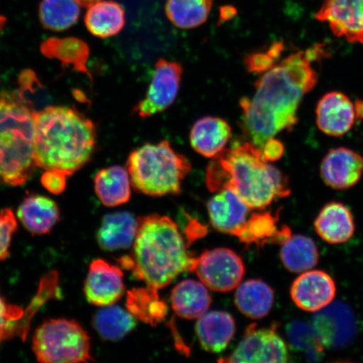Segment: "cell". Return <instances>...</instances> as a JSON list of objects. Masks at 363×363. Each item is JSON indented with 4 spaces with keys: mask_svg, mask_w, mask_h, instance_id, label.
I'll return each instance as SVG.
<instances>
[{
    "mask_svg": "<svg viewBox=\"0 0 363 363\" xmlns=\"http://www.w3.org/2000/svg\"><path fill=\"white\" fill-rule=\"evenodd\" d=\"M80 7L77 0H42L39 8L40 23L50 30L69 29L79 21Z\"/></svg>",
    "mask_w": 363,
    "mask_h": 363,
    "instance_id": "33",
    "label": "cell"
},
{
    "mask_svg": "<svg viewBox=\"0 0 363 363\" xmlns=\"http://www.w3.org/2000/svg\"><path fill=\"white\" fill-rule=\"evenodd\" d=\"M287 345L277 331L276 325L258 328L250 325L243 338L230 356L221 358L220 362L282 363L288 362Z\"/></svg>",
    "mask_w": 363,
    "mask_h": 363,
    "instance_id": "9",
    "label": "cell"
},
{
    "mask_svg": "<svg viewBox=\"0 0 363 363\" xmlns=\"http://www.w3.org/2000/svg\"><path fill=\"white\" fill-rule=\"evenodd\" d=\"M287 335L290 344L295 349L306 351L308 357H314L315 359L324 350L325 347L312 325L301 321L292 322L288 325Z\"/></svg>",
    "mask_w": 363,
    "mask_h": 363,
    "instance_id": "35",
    "label": "cell"
},
{
    "mask_svg": "<svg viewBox=\"0 0 363 363\" xmlns=\"http://www.w3.org/2000/svg\"><path fill=\"white\" fill-rule=\"evenodd\" d=\"M23 225L33 235H45L60 220V211L52 199L31 194L22 201L17 211Z\"/></svg>",
    "mask_w": 363,
    "mask_h": 363,
    "instance_id": "22",
    "label": "cell"
},
{
    "mask_svg": "<svg viewBox=\"0 0 363 363\" xmlns=\"http://www.w3.org/2000/svg\"><path fill=\"white\" fill-rule=\"evenodd\" d=\"M312 326L325 347L348 346L356 337L355 315L346 303L337 302L316 312Z\"/></svg>",
    "mask_w": 363,
    "mask_h": 363,
    "instance_id": "11",
    "label": "cell"
},
{
    "mask_svg": "<svg viewBox=\"0 0 363 363\" xmlns=\"http://www.w3.org/2000/svg\"><path fill=\"white\" fill-rule=\"evenodd\" d=\"M182 76L179 62L159 59L146 96L133 108L135 115L147 119L167 110L178 96Z\"/></svg>",
    "mask_w": 363,
    "mask_h": 363,
    "instance_id": "10",
    "label": "cell"
},
{
    "mask_svg": "<svg viewBox=\"0 0 363 363\" xmlns=\"http://www.w3.org/2000/svg\"><path fill=\"white\" fill-rule=\"evenodd\" d=\"M322 45L290 54L262 74L252 98L240 99L243 130L250 143L262 149L269 139L298 123L303 97L315 87V63L328 55Z\"/></svg>",
    "mask_w": 363,
    "mask_h": 363,
    "instance_id": "1",
    "label": "cell"
},
{
    "mask_svg": "<svg viewBox=\"0 0 363 363\" xmlns=\"http://www.w3.org/2000/svg\"><path fill=\"white\" fill-rule=\"evenodd\" d=\"M93 323L103 339L118 342L134 330L136 319L128 311L112 305L99 311L94 317Z\"/></svg>",
    "mask_w": 363,
    "mask_h": 363,
    "instance_id": "31",
    "label": "cell"
},
{
    "mask_svg": "<svg viewBox=\"0 0 363 363\" xmlns=\"http://www.w3.org/2000/svg\"><path fill=\"white\" fill-rule=\"evenodd\" d=\"M213 0H167L165 11L167 18L180 29H193L208 19Z\"/></svg>",
    "mask_w": 363,
    "mask_h": 363,
    "instance_id": "32",
    "label": "cell"
},
{
    "mask_svg": "<svg viewBox=\"0 0 363 363\" xmlns=\"http://www.w3.org/2000/svg\"><path fill=\"white\" fill-rule=\"evenodd\" d=\"M25 89L0 92V184L21 186L33 175L35 108Z\"/></svg>",
    "mask_w": 363,
    "mask_h": 363,
    "instance_id": "5",
    "label": "cell"
},
{
    "mask_svg": "<svg viewBox=\"0 0 363 363\" xmlns=\"http://www.w3.org/2000/svg\"><path fill=\"white\" fill-rule=\"evenodd\" d=\"M193 262L178 225L169 216L159 215L139 218L133 255L119 260L135 279L157 290L183 272H191Z\"/></svg>",
    "mask_w": 363,
    "mask_h": 363,
    "instance_id": "4",
    "label": "cell"
},
{
    "mask_svg": "<svg viewBox=\"0 0 363 363\" xmlns=\"http://www.w3.org/2000/svg\"><path fill=\"white\" fill-rule=\"evenodd\" d=\"M211 305V297L202 282L185 279L177 284L171 294L172 310L184 319H199Z\"/></svg>",
    "mask_w": 363,
    "mask_h": 363,
    "instance_id": "23",
    "label": "cell"
},
{
    "mask_svg": "<svg viewBox=\"0 0 363 363\" xmlns=\"http://www.w3.org/2000/svg\"><path fill=\"white\" fill-rule=\"evenodd\" d=\"M18 229L17 220L11 208L0 212V261L6 260L10 255L11 240Z\"/></svg>",
    "mask_w": 363,
    "mask_h": 363,
    "instance_id": "37",
    "label": "cell"
},
{
    "mask_svg": "<svg viewBox=\"0 0 363 363\" xmlns=\"http://www.w3.org/2000/svg\"><path fill=\"white\" fill-rule=\"evenodd\" d=\"M363 174V157L346 147L331 149L320 165V176L328 187L348 189L360 181Z\"/></svg>",
    "mask_w": 363,
    "mask_h": 363,
    "instance_id": "16",
    "label": "cell"
},
{
    "mask_svg": "<svg viewBox=\"0 0 363 363\" xmlns=\"http://www.w3.org/2000/svg\"><path fill=\"white\" fill-rule=\"evenodd\" d=\"M237 289L235 303L245 316L258 320L269 314L274 303V292L264 281L248 280Z\"/></svg>",
    "mask_w": 363,
    "mask_h": 363,
    "instance_id": "28",
    "label": "cell"
},
{
    "mask_svg": "<svg viewBox=\"0 0 363 363\" xmlns=\"http://www.w3.org/2000/svg\"><path fill=\"white\" fill-rule=\"evenodd\" d=\"M126 308L136 320L156 326L165 320L169 307L159 296L158 290L146 286L127 291Z\"/></svg>",
    "mask_w": 363,
    "mask_h": 363,
    "instance_id": "29",
    "label": "cell"
},
{
    "mask_svg": "<svg viewBox=\"0 0 363 363\" xmlns=\"http://www.w3.org/2000/svg\"><path fill=\"white\" fill-rule=\"evenodd\" d=\"M191 272L213 291L226 293L233 291L242 283L245 265L233 250L216 248L194 257Z\"/></svg>",
    "mask_w": 363,
    "mask_h": 363,
    "instance_id": "8",
    "label": "cell"
},
{
    "mask_svg": "<svg viewBox=\"0 0 363 363\" xmlns=\"http://www.w3.org/2000/svg\"><path fill=\"white\" fill-rule=\"evenodd\" d=\"M131 182L123 167L112 166L99 170L94 178V190L99 201L107 207L122 206L130 201Z\"/></svg>",
    "mask_w": 363,
    "mask_h": 363,
    "instance_id": "27",
    "label": "cell"
},
{
    "mask_svg": "<svg viewBox=\"0 0 363 363\" xmlns=\"http://www.w3.org/2000/svg\"><path fill=\"white\" fill-rule=\"evenodd\" d=\"M28 313L22 308L9 305L0 295V342L19 335L25 339L30 320Z\"/></svg>",
    "mask_w": 363,
    "mask_h": 363,
    "instance_id": "34",
    "label": "cell"
},
{
    "mask_svg": "<svg viewBox=\"0 0 363 363\" xmlns=\"http://www.w3.org/2000/svg\"><path fill=\"white\" fill-rule=\"evenodd\" d=\"M235 331L233 317L225 311L206 312L199 318L195 333L203 350L212 353L224 351Z\"/></svg>",
    "mask_w": 363,
    "mask_h": 363,
    "instance_id": "20",
    "label": "cell"
},
{
    "mask_svg": "<svg viewBox=\"0 0 363 363\" xmlns=\"http://www.w3.org/2000/svg\"><path fill=\"white\" fill-rule=\"evenodd\" d=\"M315 18L335 36L363 45V0H325Z\"/></svg>",
    "mask_w": 363,
    "mask_h": 363,
    "instance_id": "12",
    "label": "cell"
},
{
    "mask_svg": "<svg viewBox=\"0 0 363 363\" xmlns=\"http://www.w3.org/2000/svg\"><path fill=\"white\" fill-rule=\"evenodd\" d=\"M262 157L267 162H276L283 157L284 144L276 138L269 139L261 149Z\"/></svg>",
    "mask_w": 363,
    "mask_h": 363,
    "instance_id": "39",
    "label": "cell"
},
{
    "mask_svg": "<svg viewBox=\"0 0 363 363\" xmlns=\"http://www.w3.org/2000/svg\"><path fill=\"white\" fill-rule=\"evenodd\" d=\"M315 229L325 242L342 244L352 239L355 233V223L352 212L339 202H330L323 208L315 220Z\"/></svg>",
    "mask_w": 363,
    "mask_h": 363,
    "instance_id": "19",
    "label": "cell"
},
{
    "mask_svg": "<svg viewBox=\"0 0 363 363\" xmlns=\"http://www.w3.org/2000/svg\"><path fill=\"white\" fill-rule=\"evenodd\" d=\"M211 192L230 189L251 208L262 210L290 194L287 177L262 157L260 148L245 142L212 158L206 169Z\"/></svg>",
    "mask_w": 363,
    "mask_h": 363,
    "instance_id": "2",
    "label": "cell"
},
{
    "mask_svg": "<svg viewBox=\"0 0 363 363\" xmlns=\"http://www.w3.org/2000/svg\"><path fill=\"white\" fill-rule=\"evenodd\" d=\"M283 50L282 43H275L265 52L249 54L245 57V65L252 74H264L276 65Z\"/></svg>",
    "mask_w": 363,
    "mask_h": 363,
    "instance_id": "36",
    "label": "cell"
},
{
    "mask_svg": "<svg viewBox=\"0 0 363 363\" xmlns=\"http://www.w3.org/2000/svg\"><path fill=\"white\" fill-rule=\"evenodd\" d=\"M207 208L214 228L233 235L247 221L251 211V208L230 189L217 192L208 202Z\"/></svg>",
    "mask_w": 363,
    "mask_h": 363,
    "instance_id": "17",
    "label": "cell"
},
{
    "mask_svg": "<svg viewBox=\"0 0 363 363\" xmlns=\"http://www.w3.org/2000/svg\"><path fill=\"white\" fill-rule=\"evenodd\" d=\"M33 349L44 363H77L92 360L90 338L74 320L52 319L36 329Z\"/></svg>",
    "mask_w": 363,
    "mask_h": 363,
    "instance_id": "7",
    "label": "cell"
},
{
    "mask_svg": "<svg viewBox=\"0 0 363 363\" xmlns=\"http://www.w3.org/2000/svg\"><path fill=\"white\" fill-rule=\"evenodd\" d=\"M280 258L286 269L302 274L314 269L319 262V251L311 238L291 235L281 244Z\"/></svg>",
    "mask_w": 363,
    "mask_h": 363,
    "instance_id": "30",
    "label": "cell"
},
{
    "mask_svg": "<svg viewBox=\"0 0 363 363\" xmlns=\"http://www.w3.org/2000/svg\"><path fill=\"white\" fill-rule=\"evenodd\" d=\"M358 119L357 104L338 91L325 94L317 104L316 124L325 135L335 138L346 135Z\"/></svg>",
    "mask_w": 363,
    "mask_h": 363,
    "instance_id": "15",
    "label": "cell"
},
{
    "mask_svg": "<svg viewBox=\"0 0 363 363\" xmlns=\"http://www.w3.org/2000/svg\"><path fill=\"white\" fill-rule=\"evenodd\" d=\"M124 274L120 267L103 259L91 262L84 284L89 303L99 307L115 305L125 293Z\"/></svg>",
    "mask_w": 363,
    "mask_h": 363,
    "instance_id": "13",
    "label": "cell"
},
{
    "mask_svg": "<svg viewBox=\"0 0 363 363\" xmlns=\"http://www.w3.org/2000/svg\"><path fill=\"white\" fill-rule=\"evenodd\" d=\"M233 136V130L219 117L206 116L196 122L190 130V145L201 155L213 158L224 151Z\"/></svg>",
    "mask_w": 363,
    "mask_h": 363,
    "instance_id": "18",
    "label": "cell"
},
{
    "mask_svg": "<svg viewBox=\"0 0 363 363\" xmlns=\"http://www.w3.org/2000/svg\"><path fill=\"white\" fill-rule=\"evenodd\" d=\"M6 21L7 20L6 17L0 16V33H1V31L4 29V26L6 25Z\"/></svg>",
    "mask_w": 363,
    "mask_h": 363,
    "instance_id": "41",
    "label": "cell"
},
{
    "mask_svg": "<svg viewBox=\"0 0 363 363\" xmlns=\"http://www.w3.org/2000/svg\"><path fill=\"white\" fill-rule=\"evenodd\" d=\"M82 7H89L90 4L98 1V0H77Z\"/></svg>",
    "mask_w": 363,
    "mask_h": 363,
    "instance_id": "40",
    "label": "cell"
},
{
    "mask_svg": "<svg viewBox=\"0 0 363 363\" xmlns=\"http://www.w3.org/2000/svg\"><path fill=\"white\" fill-rule=\"evenodd\" d=\"M131 185L149 196L179 194L192 169L189 159L177 152L167 140L147 143L134 150L126 163Z\"/></svg>",
    "mask_w": 363,
    "mask_h": 363,
    "instance_id": "6",
    "label": "cell"
},
{
    "mask_svg": "<svg viewBox=\"0 0 363 363\" xmlns=\"http://www.w3.org/2000/svg\"><path fill=\"white\" fill-rule=\"evenodd\" d=\"M96 140L94 122L75 108L48 106L35 112L34 158L40 169L74 174L92 157Z\"/></svg>",
    "mask_w": 363,
    "mask_h": 363,
    "instance_id": "3",
    "label": "cell"
},
{
    "mask_svg": "<svg viewBox=\"0 0 363 363\" xmlns=\"http://www.w3.org/2000/svg\"><path fill=\"white\" fill-rule=\"evenodd\" d=\"M138 220L128 212H116L103 218L96 239L104 251L116 252L133 246Z\"/></svg>",
    "mask_w": 363,
    "mask_h": 363,
    "instance_id": "21",
    "label": "cell"
},
{
    "mask_svg": "<svg viewBox=\"0 0 363 363\" xmlns=\"http://www.w3.org/2000/svg\"><path fill=\"white\" fill-rule=\"evenodd\" d=\"M40 52L45 57L61 62L62 67H72V69L87 75L92 81L88 69L89 48L83 40L77 38L45 40L40 45Z\"/></svg>",
    "mask_w": 363,
    "mask_h": 363,
    "instance_id": "26",
    "label": "cell"
},
{
    "mask_svg": "<svg viewBox=\"0 0 363 363\" xmlns=\"http://www.w3.org/2000/svg\"><path fill=\"white\" fill-rule=\"evenodd\" d=\"M337 294L335 281L325 272L308 270L294 280L290 295L295 306L307 312L323 310L333 302Z\"/></svg>",
    "mask_w": 363,
    "mask_h": 363,
    "instance_id": "14",
    "label": "cell"
},
{
    "mask_svg": "<svg viewBox=\"0 0 363 363\" xmlns=\"http://www.w3.org/2000/svg\"><path fill=\"white\" fill-rule=\"evenodd\" d=\"M67 175L57 170H45L40 182L43 187L52 194H60L67 187Z\"/></svg>",
    "mask_w": 363,
    "mask_h": 363,
    "instance_id": "38",
    "label": "cell"
},
{
    "mask_svg": "<svg viewBox=\"0 0 363 363\" xmlns=\"http://www.w3.org/2000/svg\"><path fill=\"white\" fill-rule=\"evenodd\" d=\"M84 22L91 34L99 38H111L123 30L125 13L119 3L98 0L89 6Z\"/></svg>",
    "mask_w": 363,
    "mask_h": 363,
    "instance_id": "25",
    "label": "cell"
},
{
    "mask_svg": "<svg viewBox=\"0 0 363 363\" xmlns=\"http://www.w3.org/2000/svg\"><path fill=\"white\" fill-rule=\"evenodd\" d=\"M277 224L278 218L271 213H256L248 218L234 235L247 246H264L269 242L282 244L292 235L291 231L287 226L279 229Z\"/></svg>",
    "mask_w": 363,
    "mask_h": 363,
    "instance_id": "24",
    "label": "cell"
}]
</instances>
